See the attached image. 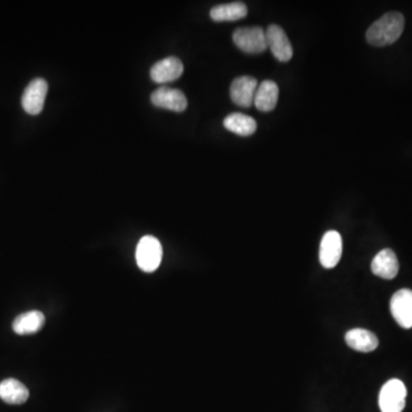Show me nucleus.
Instances as JSON below:
<instances>
[{
	"label": "nucleus",
	"mask_w": 412,
	"mask_h": 412,
	"mask_svg": "<svg viewBox=\"0 0 412 412\" xmlns=\"http://www.w3.org/2000/svg\"><path fill=\"white\" fill-rule=\"evenodd\" d=\"M162 258L163 249L157 238L147 235L140 240L135 251V259L140 269L145 273H152L160 267Z\"/></svg>",
	"instance_id": "nucleus-2"
},
{
	"label": "nucleus",
	"mask_w": 412,
	"mask_h": 412,
	"mask_svg": "<svg viewBox=\"0 0 412 412\" xmlns=\"http://www.w3.org/2000/svg\"><path fill=\"white\" fill-rule=\"evenodd\" d=\"M152 102L155 107L172 110L175 113H182L187 109L188 101L186 95L180 89L162 87L152 94Z\"/></svg>",
	"instance_id": "nucleus-9"
},
{
	"label": "nucleus",
	"mask_w": 412,
	"mask_h": 412,
	"mask_svg": "<svg viewBox=\"0 0 412 412\" xmlns=\"http://www.w3.org/2000/svg\"><path fill=\"white\" fill-rule=\"evenodd\" d=\"M343 255V240L340 234L330 230L324 234L321 240L320 262L324 268H333L338 265Z\"/></svg>",
	"instance_id": "nucleus-7"
},
{
	"label": "nucleus",
	"mask_w": 412,
	"mask_h": 412,
	"mask_svg": "<svg viewBox=\"0 0 412 412\" xmlns=\"http://www.w3.org/2000/svg\"><path fill=\"white\" fill-rule=\"evenodd\" d=\"M223 126L240 137L252 135L258 128L257 122L252 117L240 113H230L226 117L225 121H223Z\"/></svg>",
	"instance_id": "nucleus-18"
},
{
	"label": "nucleus",
	"mask_w": 412,
	"mask_h": 412,
	"mask_svg": "<svg viewBox=\"0 0 412 412\" xmlns=\"http://www.w3.org/2000/svg\"><path fill=\"white\" fill-rule=\"evenodd\" d=\"M266 42L276 59L281 62L290 61L294 55V48L282 28L277 24L269 26L266 31Z\"/></svg>",
	"instance_id": "nucleus-6"
},
{
	"label": "nucleus",
	"mask_w": 412,
	"mask_h": 412,
	"mask_svg": "<svg viewBox=\"0 0 412 412\" xmlns=\"http://www.w3.org/2000/svg\"><path fill=\"white\" fill-rule=\"evenodd\" d=\"M0 399L9 404H23L29 399V389L18 379L9 378L0 383Z\"/></svg>",
	"instance_id": "nucleus-16"
},
{
	"label": "nucleus",
	"mask_w": 412,
	"mask_h": 412,
	"mask_svg": "<svg viewBox=\"0 0 412 412\" xmlns=\"http://www.w3.org/2000/svg\"><path fill=\"white\" fill-rule=\"evenodd\" d=\"M184 74V65L175 57H167L155 63L150 70V77L155 83L165 84L174 82Z\"/></svg>",
	"instance_id": "nucleus-11"
},
{
	"label": "nucleus",
	"mask_w": 412,
	"mask_h": 412,
	"mask_svg": "<svg viewBox=\"0 0 412 412\" xmlns=\"http://www.w3.org/2000/svg\"><path fill=\"white\" fill-rule=\"evenodd\" d=\"M45 324V316L42 311H31L18 315L13 322V330L20 335H33L38 333Z\"/></svg>",
	"instance_id": "nucleus-15"
},
{
	"label": "nucleus",
	"mask_w": 412,
	"mask_h": 412,
	"mask_svg": "<svg viewBox=\"0 0 412 412\" xmlns=\"http://www.w3.org/2000/svg\"><path fill=\"white\" fill-rule=\"evenodd\" d=\"M391 313L401 328L411 329L412 290L402 289L395 292L391 299Z\"/></svg>",
	"instance_id": "nucleus-8"
},
{
	"label": "nucleus",
	"mask_w": 412,
	"mask_h": 412,
	"mask_svg": "<svg viewBox=\"0 0 412 412\" xmlns=\"http://www.w3.org/2000/svg\"><path fill=\"white\" fill-rule=\"evenodd\" d=\"M345 339L350 348L361 353L374 352L379 345V340L374 333H371L369 330L359 329V328L348 331Z\"/></svg>",
	"instance_id": "nucleus-14"
},
{
	"label": "nucleus",
	"mask_w": 412,
	"mask_h": 412,
	"mask_svg": "<svg viewBox=\"0 0 412 412\" xmlns=\"http://www.w3.org/2000/svg\"><path fill=\"white\" fill-rule=\"evenodd\" d=\"M406 387L400 379H391L382 387L379 406L382 412H402L406 408Z\"/></svg>",
	"instance_id": "nucleus-4"
},
{
	"label": "nucleus",
	"mask_w": 412,
	"mask_h": 412,
	"mask_svg": "<svg viewBox=\"0 0 412 412\" xmlns=\"http://www.w3.org/2000/svg\"><path fill=\"white\" fill-rule=\"evenodd\" d=\"M48 89V82L43 78L33 79L26 87L22 95V107L29 115H38L42 113Z\"/></svg>",
	"instance_id": "nucleus-5"
},
{
	"label": "nucleus",
	"mask_w": 412,
	"mask_h": 412,
	"mask_svg": "<svg viewBox=\"0 0 412 412\" xmlns=\"http://www.w3.org/2000/svg\"><path fill=\"white\" fill-rule=\"evenodd\" d=\"M404 30V16L399 12L383 15L367 31L369 44L377 48L394 44Z\"/></svg>",
	"instance_id": "nucleus-1"
},
{
	"label": "nucleus",
	"mask_w": 412,
	"mask_h": 412,
	"mask_svg": "<svg viewBox=\"0 0 412 412\" xmlns=\"http://www.w3.org/2000/svg\"><path fill=\"white\" fill-rule=\"evenodd\" d=\"M233 40L240 51L259 54L266 51V33L260 27L238 28L235 30Z\"/></svg>",
	"instance_id": "nucleus-3"
},
{
	"label": "nucleus",
	"mask_w": 412,
	"mask_h": 412,
	"mask_svg": "<svg viewBox=\"0 0 412 412\" xmlns=\"http://www.w3.org/2000/svg\"><path fill=\"white\" fill-rule=\"evenodd\" d=\"M400 269L398 257L391 249H384L374 257L371 264V270L380 279H393Z\"/></svg>",
	"instance_id": "nucleus-12"
},
{
	"label": "nucleus",
	"mask_w": 412,
	"mask_h": 412,
	"mask_svg": "<svg viewBox=\"0 0 412 412\" xmlns=\"http://www.w3.org/2000/svg\"><path fill=\"white\" fill-rule=\"evenodd\" d=\"M258 83L251 76H242L236 78L230 87V98L235 104L240 107L250 108L255 102V92Z\"/></svg>",
	"instance_id": "nucleus-10"
},
{
	"label": "nucleus",
	"mask_w": 412,
	"mask_h": 412,
	"mask_svg": "<svg viewBox=\"0 0 412 412\" xmlns=\"http://www.w3.org/2000/svg\"><path fill=\"white\" fill-rule=\"evenodd\" d=\"M279 87L273 80H264L255 92V104L262 113L272 111L279 101Z\"/></svg>",
	"instance_id": "nucleus-13"
},
{
	"label": "nucleus",
	"mask_w": 412,
	"mask_h": 412,
	"mask_svg": "<svg viewBox=\"0 0 412 412\" xmlns=\"http://www.w3.org/2000/svg\"><path fill=\"white\" fill-rule=\"evenodd\" d=\"M247 15V7L242 1L223 4L211 9L210 16L213 21H238Z\"/></svg>",
	"instance_id": "nucleus-17"
}]
</instances>
